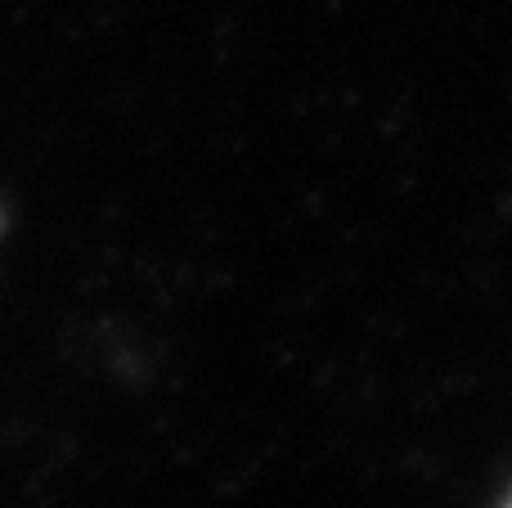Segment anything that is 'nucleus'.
I'll return each instance as SVG.
<instances>
[{
    "label": "nucleus",
    "mask_w": 512,
    "mask_h": 508,
    "mask_svg": "<svg viewBox=\"0 0 512 508\" xmlns=\"http://www.w3.org/2000/svg\"><path fill=\"white\" fill-rule=\"evenodd\" d=\"M504 508H512V500H508V504H504Z\"/></svg>",
    "instance_id": "f257e3e1"
}]
</instances>
